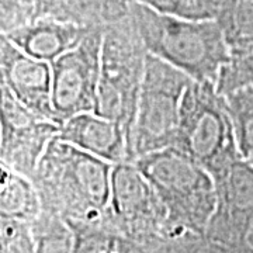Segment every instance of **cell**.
I'll use <instances>...</instances> for the list:
<instances>
[{"mask_svg": "<svg viewBox=\"0 0 253 253\" xmlns=\"http://www.w3.org/2000/svg\"><path fill=\"white\" fill-rule=\"evenodd\" d=\"M215 21L229 52L253 49V0H218Z\"/></svg>", "mask_w": 253, "mask_h": 253, "instance_id": "2e32d148", "label": "cell"}, {"mask_svg": "<svg viewBox=\"0 0 253 253\" xmlns=\"http://www.w3.org/2000/svg\"><path fill=\"white\" fill-rule=\"evenodd\" d=\"M0 253H37L33 224L0 219Z\"/></svg>", "mask_w": 253, "mask_h": 253, "instance_id": "7402d4cb", "label": "cell"}, {"mask_svg": "<svg viewBox=\"0 0 253 253\" xmlns=\"http://www.w3.org/2000/svg\"><path fill=\"white\" fill-rule=\"evenodd\" d=\"M61 126L38 117L0 83V165L31 179Z\"/></svg>", "mask_w": 253, "mask_h": 253, "instance_id": "30bf717a", "label": "cell"}, {"mask_svg": "<svg viewBox=\"0 0 253 253\" xmlns=\"http://www.w3.org/2000/svg\"><path fill=\"white\" fill-rule=\"evenodd\" d=\"M166 16L186 20H215L218 0H135Z\"/></svg>", "mask_w": 253, "mask_h": 253, "instance_id": "44dd1931", "label": "cell"}, {"mask_svg": "<svg viewBox=\"0 0 253 253\" xmlns=\"http://www.w3.org/2000/svg\"><path fill=\"white\" fill-rule=\"evenodd\" d=\"M89 31L75 23L40 17L4 37L30 56L52 63L78 45Z\"/></svg>", "mask_w": 253, "mask_h": 253, "instance_id": "4fadbf2b", "label": "cell"}, {"mask_svg": "<svg viewBox=\"0 0 253 253\" xmlns=\"http://www.w3.org/2000/svg\"><path fill=\"white\" fill-rule=\"evenodd\" d=\"M161 253H253L252 246L226 248L208 241L206 236L184 235L169 241Z\"/></svg>", "mask_w": 253, "mask_h": 253, "instance_id": "cb8c5ba5", "label": "cell"}, {"mask_svg": "<svg viewBox=\"0 0 253 253\" xmlns=\"http://www.w3.org/2000/svg\"><path fill=\"white\" fill-rule=\"evenodd\" d=\"M37 253H73V232L61 218L41 214L33 224Z\"/></svg>", "mask_w": 253, "mask_h": 253, "instance_id": "ffe728a7", "label": "cell"}, {"mask_svg": "<svg viewBox=\"0 0 253 253\" xmlns=\"http://www.w3.org/2000/svg\"><path fill=\"white\" fill-rule=\"evenodd\" d=\"M68 225L75 239L73 253H161L114 232L103 221Z\"/></svg>", "mask_w": 253, "mask_h": 253, "instance_id": "9a60e30c", "label": "cell"}, {"mask_svg": "<svg viewBox=\"0 0 253 253\" xmlns=\"http://www.w3.org/2000/svg\"><path fill=\"white\" fill-rule=\"evenodd\" d=\"M215 210L206 238L226 248L249 246L253 228V165L238 158L212 174Z\"/></svg>", "mask_w": 253, "mask_h": 253, "instance_id": "9c48e42d", "label": "cell"}, {"mask_svg": "<svg viewBox=\"0 0 253 253\" xmlns=\"http://www.w3.org/2000/svg\"><path fill=\"white\" fill-rule=\"evenodd\" d=\"M249 245L252 246V249H253V228H252V232H251V235H249Z\"/></svg>", "mask_w": 253, "mask_h": 253, "instance_id": "484cf974", "label": "cell"}, {"mask_svg": "<svg viewBox=\"0 0 253 253\" xmlns=\"http://www.w3.org/2000/svg\"><path fill=\"white\" fill-rule=\"evenodd\" d=\"M42 214L33 180L0 165V219L34 224Z\"/></svg>", "mask_w": 253, "mask_h": 253, "instance_id": "5bb4252c", "label": "cell"}, {"mask_svg": "<svg viewBox=\"0 0 253 253\" xmlns=\"http://www.w3.org/2000/svg\"><path fill=\"white\" fill-rule=\"evenodd\" d=\"M174 148L211 174L242 158L226 99L218 93L214 83L190 84L181 103Z\"/></svg>", "mask_w": 253, "mask_h": 253, "instance_id": "5b68a950", "label": "cell"}, {"mask_svg": "<svg viewBox=\"0 0 253 253\" xmlns=\"http://www.w3.org/2000/svg\"><path fill=\"white\" fill-rule=\"evenodd\" d=\"M114 165L54 138L31 180L42 212L66 224H93L103 219L111 193Z\"/></svg>", "mask_w": 253, "mask_h": 253, "instance_id": "6da1fadb", "label": "cell"}, {"mask_svg": "<svg viewBox=\"0 0 253 253\" xmlns=\"http://www.w3.org/2000/svg\"><path fill=\"white\" fill-rule=\"evenodd\" d=\"M239 154L244 159H253V89L236 91L225 97Z\"/></svg>", "mask_w": 253, "mask_h": 253, "instance_id": "ac0fdd59", "label": "cell"}, {"mask_svg": "<svg viewBox=\"0 0 253 253\" xmlns=\"http://www.w3.org/2000/svg\"><path fill=\"white\" fill-rule=\"evenodd\" d=\"M36 18L34 0H0V36H9Z\"/></svg>", "mask_w": 253, "mask_h": 253, "instance_id": "603a6c76", "label": "cell"}, {"mask_svg": "<svg viewBox=\"0 0 253 253\" xmlns=\"http://www.w3.org/2000/svg\"><path fill=\"white\" fill-rule=\"evenodd\" d=\"M104 30H90L71 51L51 63L52 106L59 126L83 113H94Z\"/></svg>", "mask_w": 253, "mask_h": 253, "instance_id": "ba28073f", "label": "cell"}, {"mask_svg": "<svg viewBox=\"0 0 253 253\" xmlns=\"http://www.w3.org/2000/svg\"><path fill=\"white\" fill-rule=\"evenodd\" d=\"M34 1L37 4V18L49 17L72 23L68 0H34Z\"/></svg>", "mask_w": 253, "mask_h": 253, "instance_id": "d4e9b609", "label": "cell"}, {"mask_svg": "<svg viewBox=\"0 0 253 253\" xmlns=\"http://www.w3.org/2000/svg\"><path fill=\"white\" fill-rule=\"evenodd\" d=\"M104 225L156 252L170 241L168 215L154 187L132 162L114 165Z\"/></svg>", "mask_w": 253, "mask_h": 253, "instance_id": "52a82bcc", "label": "cell"}, {"mask_svg": "<svg viewBox=\"0 0 253 253\" xmlns=\"http://www.w3.org/2000/svg\"><path fill=\"white\" fill-rule=\"evenodd\" d=\"M0 83L38 117L58 123L52 106L51 63L23 52L4 36H0Z\"/></svg>", "mask_w": 253, "mask_h": 253, "instance_id": "8fae6325", "label": "cell"}, {"mask_svg": "<svg viewBox=\"0 0 253 253\" xmlns=\"http://www.w3.org/2000/svg\"><path fill=\"white\" fill-rule=\"evenodd\" d=\"M132 163L162 201L170 241L206 235L215 210L214 179L206 168L174 146L141 156Z\"/></svg>", "mask_w": 253, "mask_h": 253, "instance_id": "3957f363", "label": "cell"}, {"mask_svg": "<svg viewBox=\"0 0 253 253\" xmlns=\"http://www.w3.org/2000/svg\"><path fill=\"white\" fill-rule=\"evenodd\" d=\"M131 17L148 54L172 65L193 82H217L229 48L215 20L166 16L134 1Z\"/></svg>", "mask_w": 253, "mask_h": 253, "instance_id": "7a4b0ae2", "label": "cell"}, {"mask_svg": "<svg viewBox=\"0 0 253 253\" xmlns=\"http://www.w3.org/2000/svg\"><path fill=\"white\" fill-rule=\"evenodd\" d=\"M56 138L111 165L132 162L126 128L96 113H83L63 121Z\"/></svg>", "mask_w": 253, "mask_h": 253, "instance_id": "7c38bea8", "label": "cell"}, {"mask_svg": "<svg viewBox=\"0 0 253 253\" xmlns=\"http://www.w3.org/2000/svg\"><path fill=\"white\" fill-rule=\"evenodd\" d=\"M251 162H252V165H253V159H251Z\"/></svg>", "mask_w": 253, "mask_h": 253, "instance_id": "4316f807", "label": "cell"}, {"mask_svg": "<svg viewBox=\"0 0 253 253\" xmlns=\"http://www.w3.org/2000/svg\"><path fill=\"white\" fill-rule=\"evenodd\" d=\"M148 55L131 14L104 28L94 113L124 126L129 142Z\"/></svg>", "mask_w": 253, "mask_h": 253, "instance_id": "277c9868", "label": "cell"}, {"mask_svg": "<svg viewBox=\"0 0 253 253\" xmlns=\"http://www.w3.org/2000/svg\"><path fill=\"white\" fill-rule=\"evenodd\" d=\"M193 81L172 65L148 55L131 132V161L173 148L183 97Z\"/></svg>", "mask_w": 253, "mask_h": 253, "instance_id": "8992f818", "label": "cell"}, {"mask_svg": "<svg viewBox=\"0 0 253 253\" xmlns=\"http://www.w3.org/2000/svg\"><path fill=\"white\" fill-rule=\"evenodd\" d=\"M215 87L224 97L253 89V49L229 52V59L218 73Z\"/></svg>", "mask_w": 253, "mask_h": 253, "instance_id": "d6986e66", "label": "cell"}, {"mask_svg": "<svg viewBox=\"0 0 253 253\" xmlns=\"http://www.w3.org/2000/svg\"><path fill=\"white\" fill-rule=\"evenodd\" d=\"M135 0H68L72 23L89 30H104L131 14Z\"/></svg>", "mask_w": 253, "mask_h": 253, "instance_id": "e0dca14e", "label": "cell"}]
</instances>
